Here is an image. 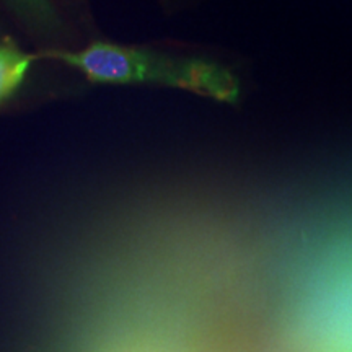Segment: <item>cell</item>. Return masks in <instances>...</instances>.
<instances>
[{"label":"cell","mask_w":352,"mask_h":352,"mask_svg":"<svg viewBox=\"0 0 352 352\" xmlns=\"http://www.w3.org/2000/svg\"><path fill=\"white\" fill-rule=\"evenodd\" d=\"M38 57L78 70L94 83L160 85L220 103H236L240 80L226 65L199 57L171 56L147 47L95 41L78 51L50 47Z\"/></svg>","instance_id":"obj_1"},{"label":"cell","mask_w":352,"mask_h":352,"mask_svg":"<svg viewBox=\"0 0 352 352\" xmlns=\"http://www.w3.org/2000/svg\"><path fill=\"white\" fill-rule=\"evenodd\" d=\"M34 59L36 54L21 51L10 39L0 43V104L19 91Z\"/></svg>","instance_id":"obj_3"},{"label":"cell","mask_w":352,"mask_h":352,"mask_svg":"<svg viewBox=\"0 0 352 352\" xmlns=\"http://www.w3.org/2000/svg\"><path fill=\"white\" fill-rule=\"evenodd\" d=\"M6 3L33 36L52 44L67 38V26L52 0H6Z\"/></svg>","instance_id":"obj_2"}]
</instances>
